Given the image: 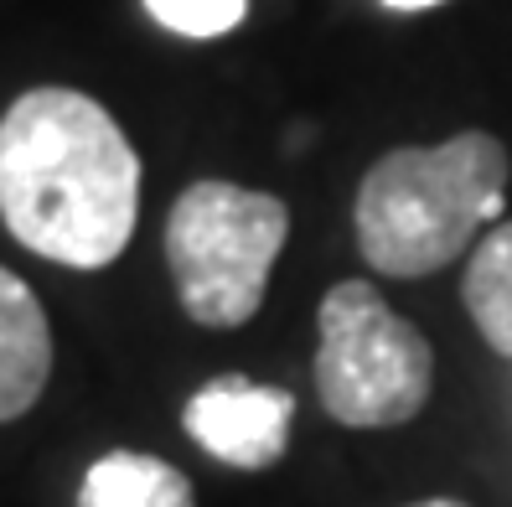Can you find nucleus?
Returning <instances> with one entry per match:
<instances>
[{
  "mask_svg": "<svg viewBox=\"0 0 512 507\" xmlns=\"http://www.w3.org/2000/svg\"><path fill=\"white\" fill-rule=\"evenodd\" d=\"M140 213V156L114 114L78 88H32L0 119V218L16 244L104 270Z\"/></svg>",
  "mask_w": 512,
  "mask_h": 507,
  "instance_id": "obj_1",
  "label": "nucleus"
},
{
  "mask_svg": "<svg viewBox=\"0 0 512 507\" xmlns=\"http://www.w3.org/2000/svg\"><path fill=\"white\" fill-rule=\"evenodd\" d=\"M145 11L156 16L166 32L207 42V37L233 32V26L244 21L249 0H145Z\"/></svg>",
  "mask_w": 512,
  "mask_h": 507,
  "instance_id": "obj_9",
  "label": "nucleus"
},
{
  "mask_svg": "<svg viewBox=\"0 0 512 507\" xmlns=\"http://www.w3.org/2000/svg\"><path fill=\"white\" fill-rule=\"evenodd\" d=\"M78 507H197V497L171 461L140 451H109L83 471Z\"/></svg>",
  "mask_w": 512,
  "mask_h": 507,
  "instance_id": "obj_7",
  "label": "nucleus"
},
{
  "mask_svg": "<svg viewBox=\"0 0 512 507\" xmlns=\"http://www.w3.org/2000/svg\"><path fill=\"white\" fill-rule=\"evenodd\" d=\"M182 425L213 461L233 471H269L290 445L295 394L244 373H223L187 399Z\"/></svg>",
  "mask_w": 512,
  "mask_h": 507,
  "instance_id": "obj_5",
  "label": "nucleus"
},
{
  "mask_svg": "<svg viewBox=\"0 0 512 507\" xmlns=\"http://www.w3.org/2000/svg\"><path fill=\"white\" fill-rule=\"evenodd\" d=\"M285 233L290 213L280 197L233 182H192L166 218V259L187 316L197 326H244L264 306Z\"/></svg>",
  "mask_w": 512,
  "mask_h": 507,
  "instance_id": "obj_3",
  "label": "nucleus"
},
{
  "mask_svg": "<svg viewBox=\"0 0 512 507\" xmlns=\"http://www.w3.org/2000/svg\"><path fill=\"white\" fill-rule=\"evenodd\" d=\"M316 321V394L337 425L388 430L425 409L435 383L430 342L404 316H394V306L368 280L331 285Z\"/></svg>",
  "mask_w": 512,
  "mask_h": 507,
  "instance_id": "obj_4",
  "label": "nucleus"
},
{
  "mask_svg": "<svg viewBox=\"0 0 512 507\" xmlns=\"http://www.w3.org/2000/svg\"><path fill=\"white\" fill-rule=\"evenodd\" d=\"M409 507H466V502H456V497H430V502H409Z\"/></svg>",
  "mask_w": 512,
  "mask_h": 507,
  "instance_id": "obj_11",
  "label": "nucleus"
},
{
  "mask_svg": "<svg viewBox=\"0 0 512 507\" xmlns=\"http://www.w3.org/2000/svg\"><path fill=\"white\" fill-rule=\"evenodd\" d=\"M52 373V326L21 275L0 270V425L26 414Z\"/></svg>",
  "mask_w": 512,
  "mask_h": 507,
  "instance_id": "obj_6",
  "label": "nucleus"
},
{
  "mask_svg": "<svg viewBox=\"0 0 512 507\" xmlns=\"http://www.w3.org/2000/svg\"><path fill=\"white\" fill-rule=\"evenodd\" d=\"M507 151L487 130L388 151L357 187V249L378 275L414 280L461 259L502 218Z\"/></svg>",
  "mask_w": 512,
  "mask_h": 507,
  "instance_id": "obj_2",
  "label": "nucleus"
},
{
  "mask_svg": "<svg viewBox=\"0 0 512 507\" xmlns=\"http://www.w3.org/2000/svg\"><path fill=\"white\" fill-rule=\"evenodd\" d=\"M388 11H430V6H440V0H383Z\"/></svg>",
  "mask_w": 512,
  "mask_h": 507,
  "instance_id": "obj_10",
  "label": "nucleus"
},
{
  "mask_svg": "<svg viewBox=\"0 0 512 507\" xmlns=\"http://www.w3.org/2000/svg\"><path fill=\"white\" fill-rule=\"evenodd\" d=\"M466 311L476 332L512 357V223L492 228L466 264Z\"/></svg>",
  "mask_w": 512,
  "mask_h": 507,
  "instance_id": "obj_8",
  "label": "nucleus"
}]
</instances>
